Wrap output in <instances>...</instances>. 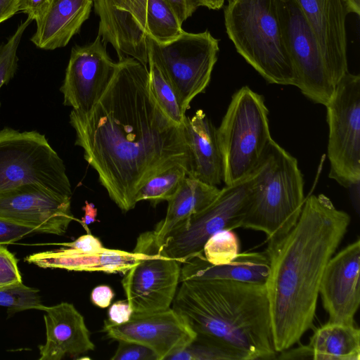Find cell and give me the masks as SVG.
Segmentation results:
<instances>
[{
	"mask_svg": "<svg viewBox=\"0 0 360 360\" xmlns=\"http://www.w3.org/2000/svg\"><path fill=\"white\" fill-rule=\"evenodd\" d=\"M27 184L72 197L64 162L45 135L4 127L0 131V191Z\"/></svg>",
	"mask_w": 360,
	"mask_h": 360,
	"instance_id": "cell-8",
	"label": "cell"
},
{
	"mask_svg": "<svg viewBox=\"0 0 360 360\" xmlns=\"http://www.w3.org/2000/svg\"><path fill=\"white\" fill-rule=\"evenodd\" d=\"M239 240L230 229H224L214 233L205 243L202 253L205 259L214 265L232 262L239 254Z\"/></svg>",
	"mask_w": 360,
	"mask_h": 360,
	"instance_id": "cell-29",
	"label": "cell"
},
{
	"mask_svg": "<svg viewBox=\"0 0 360 360\" xmlns=\"http://www.w3.org/2000/svg\"><path fill=\"white\" fill-rule=\"evenodd\" d=\"M135 264L124 274L122 285L134 313L170 308L180 281L181 262L162 251L153 231L141 233L133 251Z\"/></svg>",
	"mask_w": 360,
	"mask_h": 360,
	"instance_id": "cell-12",
	"label": "cell"
},
{
	"mask_svg": "<svg viewBox=\"0 0 360 360\" xmlns=\"http://www.w3.org/2000/svg\"><path fill=\"white\" fill-rule=\"evenodd\" d=\"M189 153V174L210 185H220L224 165L217 128L206 114L198 110L182 124Z\"/></svg>",
	"mask_w": 360,
	"mask_h": 360,
	"instance_id": "cell-20",
	"label": "cell"
},
{
	"mask_svg": "<svg viewBox=\"0 0 360 360\" xmlns=\"http://www.w3.org/2000/svg\"><path fill=\"white\" fill-rule=\"evenodd\" d=\"M117 68V62L108 56L98 34L93 42L74 46L60 88L63 105L72 107L71 112L77 115L90 112L107 90Z\"/></svg>",
	"mask_w": 360,
	"mask_h": 360,
	"instance_id": "cell-14",
	"label": "cell"
},
{
	"mask_svg": "<svg viewBox=\"0 0 360 360\" xmlns=\"http://www.w3.org/2000/svg\"><path fill=\"white\" fill-rule=\"evenodd\" d=\"M318 44L326 69L338 85L348 72L346 0H295Z\"/></svg>",
	"mask_w": 360,
	"mask_h": 360,
	"instance_id": "cell-18",
	"label": "cell"
},
{
	"mask_svg": "<svg viewBox=\"0 0 360 360\" xmlns=\"http://www.w3.org/2000/svg\"><path fill=\"white\" fill-rule=\"evenodd\" d=\"M57 245L72 248L84 252H101L105 249L100 240L89 233L79 236L72 242L58 243Z\"/></svg>",
	"mask_w": 360,
	"mask_h": 360,
	"instance_id": "cell-35",
	"label": "cell"
},
{
	"mask_svg": "<svg viewBox=\"0 0 360 360\" xmlns=\"http://www.w3.org/2000/svg\"><path fill=\"white\" fill-rule=\"evenodd\" d=\"M179 22L182 23L196 11L195 0H166Z\"/></svg>",
	"mask_w": 360,
	"mask_h": 360,
	"instance_id": "cell-37",
	"label": "cell"
},
{
	"mask_svg": "<svg viewBox=\"0 0 360 360\" xmlns=\"http://www.w3.org/2000/svg\"><path fill=\"white\" fill-rule=\"evenodd\" d=\"M278 3L296 77L295 86L310 101L326 105L337 86L328 74L316 38L295 0H278Z\"/></svg>",
	"mask_w": 360,
	"mask_h": 360,
	"instance_id": "cell-13",
	"label": "cell"
},
{
	"mask_svg": "<svg viewBox=\"0 0 360 360\" xmlns=\"http://www.w3.org/2000/svg\"><path fill=\"white\" fill-rule=\"evenodd\" d=\"M99 17L98 34L110 43L119 59L148 63V40L170 41L184 30L166 0H93Z\"/></svg>",
	"mask_w": 360,
	"mask_h": 360,
	"instance_id": "cell-6",
	"label": "cell"
},
{
	"mask_svg": "<svg viewBox=\"0 0 360 360\" xmlns=\"http://www.w3.org/2000/svg\"><path fill=\"white\" fill-rule=\"evenodd\" d=\"M167 360H238L232 352L198 338Z\"/></svg>",
	"mask_w": 360,
	"mask_h": 360,
	"instance_id": "cell-31",
	"label": "cell"
},
{
	"mask_svg": "<svg viewBox=\"0 0 360 360\" xmlns=\"http://www.w3.org/2000/svg\"><path fill=\"white\" fill-rule=\"evenodd\" d=\"M132 313L133 310L127 300L118 301L110 307L108 318L114 323L122 324L129 320Z\"/></svg>",
	"mask_w": 360,
	"mask_h": 360,
	"instance_id": "cell-38",
	"label": "cell"
},
{
	"mask_svg": "<svg viewBox=\"0 0 360 360\" xmlns=\"http://www.w3.org/2000/svg\"><path fill=\"white\" fill-rule=\"evenodd\" d=\"M349 223L350 216L327 196L311 195L305 198L292 228L267 241L269 270L265 286L278 354L313 327L322 276Z\"/></svg>",
	"mask_w": 360,
	"mask_h": 360,
	"instance_id": "cell-2",
	"label": "cell"
},
{
	"mask_svg": "<svg viewBox=\"0 0 360 360\" xmlns=\"http://www.w3.org/2000/svg\"><path fill=\"white\" fill-rule=\"evenodd\" d=\"M70 124L75 146L123 212L135 207L138 190L158 169L189 162L183 127L160 110L150 90L147 65L131 57L119 59L99 101L85 115L70 112Z\"/></svg>",
	"mask_w": 360,
	"mask_h": 360,
	"instance_id": "cell-1",
	"label": "cell"
},
{
	"mask_svg": "<svg viewBox=\"0 0 360 360\" xmlns=\"http://www.w3.org/2000/svg\"><path fill=\"white\" fill-rule=\"evenodd\" d=\"M33 233H39L34 227L0 217L1 245L13 243Z\"/></svg>",
	"mask_w": 360,
	"mask_h": 360,
	"instance_id": "cell-34",
	"label": "cell"
},
{
	"mask_svg": "<svg viewBox=\"0 0 360 360\" xmlns=\"http://www.w3.org/2000/svg\"><path fill=\"white\" fill-rule=\"evenodd\" d=\"M93 0H52L36 22L31 41L38 48L54 50L65 46L89 18Z\"/></svg>",
	"mask_w": 360,
	"mask_h": 360,
	"instance_id": "cell-23",
	"label": "cell"
},
{
	"mask_svg": "<svg viewBox=\"0 0 360 360\" xmlns=\"http://www.w3.org/2000/svg\"><path fill=\"white\" fill-rule=\"evenodd\" d=\"M114 297L111 288L106 285L95 287L91 293V300L97 307L105 308L110 306Z\"/></svg>",
	"mask_w": 360,
	"mask_h": 360,
	"instance_id": "cell-39",
	"label": "cell"
},
{
	"mask_svg": "<svg viewBox=\"0 0 360 360\" xmlns=\"http://www.w3.org/2000/svg\"><path fill=\"white\" fill-rule=\"evenodd\" d=\"M148 51L168 79L186 112L191 101L210 83L219 51V40L208 30L199 33L184 31L166 43L148 37Z\"/></svg>",
	"mask_w": 360,
	"mask_h": 360,
	"instance_id": "cell-9",
	"label": "cell"
},
{
	"mask_svg": "<svg viewBox=\"0 0 360 360\" xmlns=\"http://www.w3.org/2000/svg\"><path fill=\"white\" fill-rule=\"evenodd\" d=\"M22 283L18 259L5 245L0 244V288Z\"/></svg>",
	"mask_w": 360,
	"mask_h": 360,
	"instance_id": "cell-32",
	"label": "cell"
},
{
	"mask_svg": "<svg viewBox=\"0 0 360 360\" xmlns=\"http://www.w3.org/2000/svg\"><path fill=\"white\" fill-rule=\"evenodd\" d=\"M83 210L84 211V215L79 222L89 233L88 226L96 221L97 209L94 207V204L86 201Z\"/></svg>",
	"mask_w": 360,
	"mask_h": 360,
	"instance_id": "cell-42",
	"label": "cell"
},
{
	"mask_svg": "<svg viewBox=\"0 0 360 360\" xmlns=\"http://www.w3.org/2000/svg\"><path fill=\"white\" fill-rule=\"evenodd\" d=\"M172 302L196 338L238 360L277 358L265 283L229 280L181 282Z\"/></svg>",
	"mask_w": 360,
	"mask_h": 360,
	"instance_id": "cell-3",
	"label": "cell"
},
{
	"mask_svg": "<svg viewBox=\"0 0 360 360\" xmlns=\"http://www.w3.org/2000/svg\"><path fill=\"white\" fill-rule=\"evenodd\" d=\"M32 21V20L27 17L25 21L21 22L7 41L0 44V89L13 79L17 71V50L25 29Z\"/></svg>",
	"mask_w": 360,
	"mask_h": 360,
	"instance_id": "cell-30",
	"label": "cell"
},
{
	"mask_svg": "<svg viewBox=\"0 0 360 360\" xmlns=\"http://www.w3.org/2000/svg\"><path fill=\"white\" fill-rule=\"evenodd\" d=\"M149 87L151 94L162 112L174 124L182 126L186 112L168 79L162 69L148 55Z\"/></svg>",
	"mask_w": 360,
	"mask_h": 360,
	"instance_id": "cell-27",
	"label": "cell"
},
{
	"mask_svg": "<svg viewBox=\"0 0 360 360\" xmlns=\"http://www.w3.org/2000/svg\"><path fill=\"white\" fill-rule=\"evenodd\" d=\"M280 359H311V353L308 345H302L295 349H288L281 352Z\"/></svg>",
	"mask_w": 360,
	"mask_h": 360,
	"instance_id": "cell-40",
	"label": "cell"
},
{
	"mask_svg": "<svg viewBox=\"0 0 360 360\" xmlns=\"http://www.w3.org/2000/svg\"><path fill=\"white\" fill-rule=\"evenodd\" d=\"M103 331L109 338L150 348L158 360L167 359L197 336L186 319L172 307L148 313L133 312L129 320L122 324L105 320Z\"/></svg>",
	"mask_w": 360,
	"mask_h": 360,
	"instance_id": "cell-16",
	"label": "cell"
},
{
	"mask_svg": "<svg viewBox=\"0 0 360 360\" xmlns=\"http://www.w3.org/2000/svg\"><path fill=\"white\" fill-rule=\"evenodd\" d=\"M44 311L46 340L38 347L39 360L75 358L94 349L84 319L72 304L61 302Z\"/></svg>",
	"mask_w": 360,
	"mask_h": 360,
	"instance_id": "cell-19",
	"label": "cell"
},
{
	"mask_svg": "<svg viewBox=\"0 0 360 360\" xmlns=\"http://www.w3.org/2000/svg\"><path fill=\"white\" fill-rule=\"evenodd\" d=\"M219 191L216 186L186 176L174 195L167 200L166 216L153 230L158 244L162 246L167 236L175 228L207 207Z\"/></svg>",
	"mask_w": 360,
	"mask_h": 360,
	"instance_id": "cell-24",
	"label": "cell"
},
{
	"mask_svg": "<svg viewBox=\"0 0 360 360\" xmlns=\"http://www.w3.org/2000/svg\"><path fill=\"white\" fill-rule=\"evenodd\" d=\"M349 13L360 15V0H346Z\"/></svg>",
	"mask_w": 360,
	"mask_h": 360,
	"instance_id": "cell-44",
	"label": "cell"
},
{
	"mask_svg": "<svg viewBox=\"0 0 360 360\" xmlns=\"http://www.w3.org/2000/svg\"><path fill=\"white\" fill-rule=\"evenodd\" d=\"M39 290L23 283L0 288V306L6 307L11 314L27 309L44 311Z\"/></svg>",
	"mask_w": 360,
	"mask_h": 360,
	"instance_id": "cell-28",
	"label": "cell"
},
{
	"mask_svg": "<svg viewBox=\"0 0 360 360\" xmlns=\"http://www.w3.org/2000/svg\"><path fill=\"white\" fill-rule=\"evenodd\" d=\"M188 174L187 161H176L160 168L138 190L136 202L148 200L155 206L162 201L169 200Z\"/></svg>",
	"mask_w": 360,
	"mask_h": 360,
	"instance_id": "cell-26",
	"label": "cell"
},
{
	"mask_svg": "<svg viewBox=\"0 0 360 360\" xmlns=\"http://www.w3.org/2000/svg\"><path fill=\"white\" fill-rule=\"evenodd\" d=\"M180 282L187 280H229L265 283L269 260L264 252L239 253L231 262L221 265L210 263L202 252L187 258L182 263Z\"/></svg>",
	"mask_w": 360,
	"mask_h": 360,
	"instance_id": "cell-21",
	"label": "cell"
},
{
	"mask_svg": "<svg viewBox=\"0 0 360 360\" xmlns=\"http://www.w3.org/2000/svg\"><path fill=\"white\" fill-rule=\"evenodd\" d=\"M253 181L252 172L243 179L220 189L204 210L175 228L166 238L162 251L181 263L202 252L207 239L224 229L241 226L248 209Z\"/></svg>",
	"mask_w": 360,
	"mask_h": 360,
	"instance_id": "cell-11",
	"label": "cell"
},
{
	"mask_svg": "<svg viewBox=\"0 0 360 360\" xmlns=\"http://www.w3.org/2000/svg\"><path fill=\"white\" fill-rule=\"evenodd\" d=\"M252 174L240 227L264 233L266 241L278 239L295 224L305 200L297 160L272 139Z\"/></svg>",
	"mask_w": 360,
	"mask_h": 360,
	"instance_id": "cell-5",
	"label": "cell"
},
{
	"mask_svg": "<svg viewBox=\"0 0 360 360\" xmlns=\"http://www.w3.org/2000/svg\"><path fill=\"white\" fill-rule=\"evenodd\" d=\"M198 6H205L209 9H220L224 3V0H195Z\"/></svg>",
	"mask_w": 360,
	"mask_h": 360,
	"instance_id": "cell-43",
	"label": "cell"
},
{
	"mask_svg": "<svg viewBox=\"0 0 360 360\" xmlns=\"http://www.w3.org/2000/svg\"><path fill=\"white\" fill-rule=\"evenodd\" d=\"M52 0H18V11L37 22L48 10Z\"/></svg>",
	"mask_w": 360,
	"mask_h": 360,
	"instance_id": "cell-36",
	"label": "cell"
},
{
	"mask_svg": "<svg viewBox=\"0 0 360 360\" xmlns=\"http://www.w3.org/2000/svg\"><path fill=\"white\" fill-rule=\"evenodd\" d=\"M18 12V0H0V23Z\"/></svg>",
	"mask_w": 360,
	"mask_h": 360,
	"instance_id": "cell-41",
	"label": "cell"
},
{
	"mask_svg": "<svg viewBox=\"0 0 360 360\" xmlns=\"http://www.w3.org/2000/svg\"><path fill=\"white\" fill-rule=\"evenodd\" d=\"M307 345L314 360H359L360 330L354 324L328 321L315 330Z\"/></svg>",
	"mask_w": 360,
	"mask_h": 360,
	"instance_id": "cell-25",
	"label": "cell"
},
{
	"mask_svg": "<svg viewBox=\"0 0 360 360\" xmlns=\"http://www.w3.org/2000/svg\"><path fill=\"white\" fill-rule=\"evenodd\" d=\"M224 23L237 52L267 82L295 86L278 0H228Z\"/></svg>",
	"mask_w": 360,
	"mask_h": 360,
	"instance_id": "cell-4",
	"label": "cell"
},
{
	"mask_svg": "<svg viewBox=\"0 0 360 360\" xmlns=\"http://www.w3.org/2000/svg\"><path fill=\"white\" fill-rule=\"evenodd\" d=\"M25 261L44 269L124 274L132 266L134 257L131 252L106 248L101 252H84L64 247L32 254Z\"/></svg>",
	"mask_w": 360,
	"mask_h": 360,
	"instance_id": "cell-22",
	"label": "cell"
},
{
	"mask_svg": "<svg viewBox=\"0 0 360 360\" xmlns=\"http://www.w3.org/2000/svg\"><path fill=\"white\" fill-rule=\"evenodd\" d=\"M360 240L333 255L328 261L319 286L328 321L354 324L360 303Z\"/></svg>",
	"mask_w": 360,
	"mask_h": 360,
	"instance_id": "cell-17",
	"label": "cell"
},
{
	"mask_svg": "<svg viewBox=\"0 0 360 360\" xmlns=\"http://www.w3.org/2000/svg\"><path fill=\"white\" fill-rule=\"evenodd\" d=\"M264 97L244 86L232 96L217 129L226 186L250 175L272 140Z\"/></svg>",
	"mask_w": 360,
	"mask_h": 360,
	"instance_id": "cell-7",
	"label": "cell"
},
{
	"mask_svg": "<svg viewBox=\"0 0 360 360\" xmlns=\"http://www.w3.org/2000/svg\"><path fill=\"white\" fill-rule=\"evenodd\" d=\"M0 217L35 228L39 233H66L76 219L71 197L37 184H27L0 191Z\"/></svg>",
	"mask_w": 360,
	"mask_h": 360,
	"instance_id": "cell-15",
	"label": "cell"
},
{
	"mask_svg": "<svg viewBox=\"0 0 360 360\" xmlns=\"http://www.w3.org/2000/svg\"><path fill=\"white\" fill-rule=\"evenodd\" d=\"M325 106L329 177L351 188L360 181V76L348 71Z\"/></svg>",
	"mask_w": 360,
	"mask_h": 360,
	"instance_id": "cell-10",
	"label": "cell"
},
{
	"mask_svg": "<svg viewBox=\"0 0 360 360\" xmlns=\"http://www.w3.org/2000/svg\"><path fill=\"white\" fill-rule=\"evenodd\" d=\"M118 342L112 360H158L156 354L143 345L123 340Z\"/></svg>",
	"mask_w": 360,
	"mask_h": 360,
	"instance_id": "cell-33",
	"label": "cell"
}]
</instances>
